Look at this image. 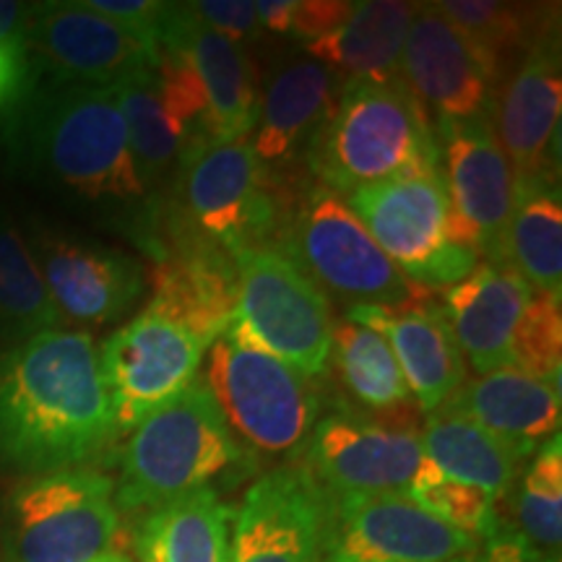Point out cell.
Masks as SVG:
<instances>
[{
    "mask_svg": "<svg viewBox=\"0 0 562 562\" xmlns=\"http://www.w3.org/2000/svg\"><path fill=\"white\" fill-rule=\"evenodd\" d=\"M112 89H115L125 128H128V144L140 186L146 193L157 191L167 175L178 167L191 133L175 121L161 102L157 70L133 76Z\"/></svg>",
    "mask_w": 562,
    "mask_h": 562,
    "instance_id": "1f68e13d",
    "label": "cell"
},
{
    "mask_svg": "<svg viewBox=\"0 0 562 562\" xmlns=\"http://www.w3.org/2000/svg\"><path fill=\"white\" fill-rule=\"evenodd\" d=\"M26 34H0V110L24 87Z\"/></svg>",
    "mask_w": 562,
    "mask_h": 562,
    "instance_id": "ab89813d",
    "label": "cell"
},
{
    "mask_svg": "<svg viewBox=\"0 0 562 562\" xmlns=\"http://www.w3.org/2000/svg\"><path fill=\"white\" fill-rule=\"evenodd\" d=\"M206 355L203 383L245 453L290 456L305 446L323 406L313 378L252 347L229 326Z\"/></svg>",
    "mask_w": 562,
    "mask_h": 562,
    "instance_id": "52a82bcc",
    "label": "cell"
},
{
    "mask_svg": "<svg viewBox=\"0 0 562 562\" xmlns=\"http://www.w3.org/2000/svg\"><path fill=\"white\" fill-rule=\"evenodd\" d=\"M531 294L521 273L503 261H482L442 292V313L453 339L480 378L513 368V334Z\"/></svg>",
    "mask_w": 562,
    "mask_h": 562,
    "instance_id": "44dd1931",
    "label": "cell"
},
{
    "mask_svg": "<svg viewBox=\"0 0 562 562\" xmlns=\"http://www.w3.org/2000/svg\"><path fill=\"white\" fill-rule=\"evenodd\" d=\"M26 157L42 178L83 201L144 199L128 128L112 87L66 83L26 112Z\"/></svg>",
    "mask_w": 562,
    "mask_h": 562,
    "instance_id": "5b68a950",
    "label": "cell"
},
{
    "mask_svg": "<svg viewBox=\"0 0 562 562\" xmlns=\"http://www.w3.org/2000/svg\"><path fill=\"white\" fill-rule=\"evenodd\" d=\"M232 510L216 490L159 505L138 533V562H229Z\"/></svg>",
    "mask_w": 562,
    "mask_h": 562,
    "instance_id": "f1b7e54d",
    "label": "cell"
},
{
    "mask_svg": "<svg viewBox=\"0 0 562 562\" xmlns=\"http://www.w3.org/2000/svg\"><path fill=\"white\" fill-rule=\"evenodd\" d=\"M518 524L521 537L547 562H558L562 542V440L560 432L544 440L526 467L518 490Z\"/></svg>",
    "mask_w": 562,
    "mask_h": 562,
    "instance_id": "836d02e7",
    "label": "cell"
},
{
    "mask_svg": "<svg viewBox=\"0 0 562 562\" xmlns=\"http://www.w3.org/2000/svg\"><path fill=\"white\" fill-rule=\"evenodd\" d=\"M157 42L159 50L178 55L193 70L206 97L203 136L216 140L250 138L258 100L250 60L243 47L201 24L186 3H167Z\"/></svg>",
    "mask_w": 562,
    "mask_h": 562,
    "instance_id": "d6986e66",
    "label": "cell"
},
{
    "mask_svg": "<svg viewBox=\"0 0 562 562\" xmlns=\"http://www.w3.org/2000/svg\"><path fill=\"white\" fill-rule=\"evenodd\" d=\"M339 383L355 396L362 412L391 414L412 409V393L402 368L381 334L347 318L334 321L331 357Z\"/></svg>",
    "mask_w": 562,
    "mask_h": 562,
    "instance_id": "4dcf8cb0",
    "label": "cell"
},
{
    "mask_svg": "<svg viewBox=\"0 0 562 562\" xmlns=\"http://www.w3.org/2000/svg\"><path fill=\"white\" fill-rule=\"evenodd\" d=\"M435 5L467 37L495 94L531 50L533 42L558 30V9L552 11L550 5L542 9L495 0H442Z\"/></svg>",
    "mask_w": 562,
    "mask_h": 562,
    "instance_id": "83f0119b",
    "label": "cell"
},
{
    "mask_svg": "<svg viewBox=\"0 0 562 562\" xmlns=\"http://www.w3.org/2000/svg\"><path fill=\"white\" fill-rule=\"evenodd\" d=\"M349 0H294L290 37H297L307 45L323 34L334 32L349 16Z\"/></svg>",
    "mask_w": 562,
    "mask_h": 562,
    "instance_id": "f35d334b",
    "label": "cell"
},
{
    "mask_svg": "<svg viewBox=\"0 0 562 562\" xmlns=\"http://www.w3.org/2000/svg\"><path fill=\"white\" fill-rule=\"evenodd\" d=\"M393 266L425 292H448L480 266V252L448 235L440 167L396 175L344 195Z\"/></svg>",
    "mask_w": 562,
    "mask_h": 562,
    "instance_id": "ba28073f",
    "label": "cell"
},
{
    "mask_svg": "<svg viewBox=\"0 0 562 562\" xmlns=\"http://www.w3.org/2000/svg\"><path fill=\"white\" fill-rule=\"evenodd\" d=\"M60 323L32 248L0 211V341L13 347Z\"/></svg>",
    "mask_w": 562,
    "mask_h": 562,
    "instance_id": "d6a6232c",
    "label": "cell"
},
{
    "mask_svg": "<svg viewBox=\"0 0 562 562\" xmlns=\"http://www.w3.org/2000/svg\"><path fill=\"white\" fill-rule=\"evenodd\" d=\"M406 495L438 521L463 533H472L474 539H490L501 529L495 497L472 484L451 480L427 459L412 480Z\"/></svg>",
    "mask_w": 562,
    "mask_h": 562,
    "instance_id": "e575fe53",
    "label": "cell"
},
{
    "mask_svg": "<svg viewBox=\"0 0 562 562\" xmlns=\"http://www.w3.org/2000/svg\"><path fill=\"white\" fill-rule=\"evenodd\" d=\"M252 467L256 459L243 451L216 398L195 378L128 432L115 503L121 510L151 513L188 492L216 490L214 482L240 480Z\"/></svg>",
    "mask_w": 562,
    "mask_h": 562,
    "instance_id": "277c9868",
    "label": "cell"
},
{
    "mask_svg": "<svg viewBox=\"0 0 562 562\" xmlns=\"http://www.w3.org/2000/svg\"><path fill=\"white\" fill-rule=\"evenodd\" d=\"M81 3L100 16L154 42H157L161 13L167 9V3H154V0H81Z\"/></svg>",
    "mask_w": 562,
    "mask_h": 562,
    "instance_id": "74e56055",
    "label": "cell"
},
{
    "mask_svg": "<svg viewBox=\"0 0 562 562\" xmlns=\"http://www.w3.org/2000/svg\"><path fill=\"white\" fill-rule=\"evenodd\" d=\"M453 562H480V558H461V560H453Z\"/></svg>",
    "mask_w": 562,
    "mask_h": 562,
    "instance_id": "ee69618b",
    "label": "cell"
},
{
    "mask_svg": "<svg viewBox=\"0 0 562 562\" xmlns=\"http://www.w3.org/2000/svg\"><path fill=\"white\" fill-rule=\"evenodd\" d=\"M446 404L480 422L529 456L560 432V383L505 368L463 381Z\"/></svg>",
    "mask_w": 562,
    "mask_h": 562,
    "instance_id": "d4e9b609",
    "label": "cell"
},
{
    "mask_svg": "<svg viewBox=\"0 0 562 562\" xmlns=\"http://www.w3.org/2000/svg\"><path fill=\"white\" fill-rule=\"evenodd\" d=\"M402 79L435 121H469L495 102V89L467 37L435 3H419L402 50Z\"/></svg>",
    "mask_w": 562,
    "mask_h": 562,
    "instance_id": "ffe728a7",
    "label": "cell"
},
{
    "mask_svg": "<svg viewBox=\"0 0 562 562\" xmlns=\"http://www.w3.org/2000/svg\"><path fill=\"white\" fill-rule=\"evenodd\" d=\"M211 344L154 305H146L108 336L100 362L117 435H128L140 419L186 391L199 375Z\"/></svg>",
    "mask_w": 562,
    "mask_h": 562,
    "instance_id": "7c38bea8",
    "label": "cell"
},
{
    "mask_svg": "<svg viewBox=\"0 0 562 562\" xmlns=\"http://www.w3.org/2000/svg\"><path fill=\"white\" fill-rule=\"evenodd\" d=\"M326 492L302 467H279L245 492L229 562H323Z\"/></svg>",
    "mask_w": 562,
    "mask_h": 562,
    "instance_id": "e0dca14e",
    "label": "cell"
},
{
    "mask_svg": "<svg viewBox=\"0 0 562 562\" xmlns=\"http://www.w3.org/2000/svg\"><path fill=\"white\" fill-rule=\"evenodd\" d=\"M97 562H131V560L123 558L121 552H112V554H104V558H100Z\"/></svg>",
    "mask_w": 562,
    "mask_h": 562,
    "instance_id": "7bdbcfd3",
    "label": "cell"
},
{
    "mask_svg": "<svg viewBox=\"0 0 562 562\" xmlns=\"http://www.w3.org/2000/svg\"><path fill=\"white\" fill-rule=\"evenodd\" d=\"M503 263L521 273L537 294L560 300L562 292V203L560 182L516 188V206L505 232Z\"/></svg>",
    "mask_w": 562,
    "mask_h": 562,
    "instance_id": "f546056e",
    "label": "cell"
},
{
    "mask_svg": "<svg viewBox=\"0 0 562 562\" xmlns=\"http://www.w3.org/2000/svg\"><path fill=\"white\" fill-rule=\"evenodd\" d=\"M339 89L334 70L313 58H294L279 66L256 104L252 138H248L261 165H284L300 149L307 151Z\"/></svg>",
    "mask_w": 562,
    "mask_h": 562,
    "instance_id": "603a6c76",
    "label": "cell"
},
{
    "mask_svg": "<svg viewBox=\"0 0 562 562\" xmlns=\"http://www.w3.org/2000/svg\"><path fill=\"white\" fill-rule=\"evenodd\" d=\"M149 305L216 341L237 313L232 256L214 248H167L154 266Z\"/></svg>",
    "mask_w": 562,
    "mask_h": 562,
    "instance_id": "cb8c5ba5",
    "label": "cell"
},
{
    "mask_svg": "<svg viewBox=\"0 0 562 562\" xmlns=\"http://www.w3.org/2000/svg\"><path fill=\"white\" fill-rule=\"evenodd\" d=\"M560 34L547 32L524 55L492 102V128L510 161L516 188L558 180Z\"/></svg>",
    "mask_w": 562,
    "mask_h": 562,
    "instance_id": "2e32d148",
    "label": "cell"
},
{
    "mask_svg": "<svg viewBox=\"0 0 562 562\" xmlns=\"http://www.w3.org/2000/svg\"><path fill=\"white\" fill-rule=\"evenodd\" d=\"M560 300L533 292L513 334V368L542 381L560 383Z\"/></svg>",
    "mask_w": 562,
    "mask_h": 562,
    "instance_id": "d590c367",
    "label": "cell"
},
{
    "mask_svg": "<svg viewBox=\"0 0 562 562\" xmlns=\"http://www.w3.org/2000/svg\"><path fill=\"white\" fill-rule=\"evenodd\" d=\"M480 562H547L518 531L497 529L487 539Z\"/></svg>",
    "mask_w": 562,
    "mask_h": 562,
    "instance_id": "60d3db41",
    "label": "cell"
},
{
    "mask_svg": "<svg viewBox=\"0 0 562 562\" xmlns=\"http://www.w3.org/2000/svg\"><path fill=\"white\" fill-rule=\"evenodd\" d=\"M13 562H97L121 529L115 482L94 469H66L19 484L9 497Z\"/></svg>",
    "mask_w": 562,
    "mask_h": 562,
    "instance_id": "30bf717a",
    "label": "cell"
},
{
    "mask_svg": "<svg viewBox=\"0 0 562 562\" xmlns=\"http://www.w3.org/2000/svg\"><path fill=\"white\" fill-rule=\"evenodd\" d=\"M318 186L341 199L396 175L440 167L430 112L406 81H344L305 151Z\"/></svg>",
    "mask_w": 562,
    "mask_h": 562,
    "instance_id": "3957f363",
    "label": "cell"
},
{
    "mask_svg": "<svg viewBox=\"0 0 562 562\" xmlns=\"http://www.w3.org/2000/svg\"><path fill=\"white\" fill-rule=\"evenodd\" d=\"M60 321L104 326L123 318L146 286V273L128 252L68 237H40L32 250Z\"/></svg>",
    "mask_w": 562,
    "mask_h": 562,
    "instance_id": "ac0fdd59",
    "label": "cell"
},
{
    "mask_svg": "<svg viewBox=\"0 0 562 562\" xmlns=\"http://www.w3.org/2000/svg\"><path fill=\"white\" fill-rule=\"evenodd\" d=\"M232 263L237 313L229 328L302 375H323L331 357V300L279 248L237 250Z\"/></svg>",
    "mask_w": 562,
    "mask_h": 562,
    "instance_id": "9c48e42d",
    "label": "cell"
},
{
    "mask_svg": "<svg viewBox=\"0 0 562 562\" xmlns=\"http://www.w3.org/2000/svg\"><path fill=\"white\" fill-rule=\"evenodd\" d=\"M435 138L448 195V235L480 252L482 261H503L516 178L492 128V110L469 121H435Z\"/></svg>",
    "mask_w": 562,
    "mask_h": 562,
    "instance_id": "4fadbf2b",
    "label": "cell"
},
{
    "mask_svg": "<svg viewBox=\"0 0 562 562\" xmlns=\"http://www.w3.org/2000/svg\"><path fill=\"white\" fill-rule=\"evenodd\" d=\"M186 5L201 24L232 40L235 45L243 47L245 42H258L263 37L256 9L248 0H199V3Z\"/></svg>",
    "mask_w": 562,
    "mask_h": 562,
    "instance_id": "8d00e7d4",
    "label": "cell"
},
{
    "mask_svg": "<svg viewBox=\"0 0 562 562\" xmlns=\"http://www.w3.org/2000/svg\"><path fill=\"white\" fill-rule=\"evenodd\" d=\"M117 438L100 347L53 331L0 351V461L26 474L81 469Z\"/></svg>",
    "mask_w": 562,
    "mask_h": 562,
    "instance_id": "6da1fadb",
    "label": "cell"
},
{
    "mask_svg": "<svg viewBox=\"0 0 562 562\" xmlns=\"http://www.w3.org/2000/svg\"><path fill=\"white\" fill-rule=\"evenodd\" d=\"M419 3L364 0L334 32L307 42L313 60L341 74L344 81H391L402 76V50Z\"/></svg>",
    "mask_w": 562,
    "mask_h": 562,
    "instance_id": "484cf974",
    "label": "cell"
},
{
    "mask_svg": "<svg viewBox=\"0 0 562 562\" xmlns=\"http://www.w3.org/2000/svg\"><path fill=\"white\" fill-rule=\"evenodd\" d=\"M300 463L328 497L406 492L425 463L412 409L372 414L339 404L321 414Z\"/></svg>",
    "mask_w": 562,
    "mask_h": 562,
    "instance_id": "8fae6325",
    "label": "cell"
},
{
    "mask_svg": "<svg viewBox=\"0 0 562 562\" xmlns=\"http://www.w3.org/2000/svg\"><path fill=\"white\" fill-rule=\"evenodd\" d=\"M277 248L347 311H412L432 300L393 266L347 201L318 182L292 201Z\"/></svg>",
    "mask_w": 562,
    "mask_h": 562,
    "instance_id": "8992f818",
    "label": "cell"
},
{
    "mask_svg": "<svg viewBox=\"0 0 562 562\" xmlns=\"http://www.w3.org/2000/svg\"><path fill=\"white\" fill-rule=\"evenodd\" d=\"M170 248H277L294 199H281L245 140L193 136L172 178Z\"/></svg>",
    "mask_w": 562,
    "mask_h": 562,
    "instance_id": "7a4b0ae2",
    "label": "cell"
},
{
    "mask_svg": "<svg viewBox=\"0 0 562 562\" xmlns=\"http://www.w3.org/2000/svg\"><path fill=\"white\" fill-rule=\"evenodd\" d=\"M425 459L451 480L480 487L501 501L529 461L521 448H516L501 435L490 432L480 422L442 404L427 414L419 430Z\"/></svg>",
    "mask_w": 562,
    "mask_h": 562,
    "instance_id": "4316f807",
    "label": "cell"
},
{
    "mask_svg": "<svg viewBox=\"0 0 562 562\" xmlns=\"http://www.w3.org/2000/svg\"><path fill=\"white\" fill-rule=\"evenodd\" d=\"M252 9H256L258 24H261L263 32L279 34V37H290L294 0H256Z\"/></svg>",
    "mask_w": 562,
    "mask_h": 562,
    "instance_id": "b9f144b4",
    "label": "cell"
},
{
    "mask_svg": "<svg viewBox=\"0 0 562 562\" xmlns=\"http://www.w3.org/2000/svg\"><path fill=\"white\" fill-rule=\"evenodd\" d=\"M344 318L389 341L412 398L425 414L446 404L467 381V362L438 302L430 300L412 311L351 307Z\"/></svg>",
    "mask_w": 562,
    "mask_h": 562,
    "instance_id": "7402d4cb",
    "label": "cell"
},
{
    "mask_svg": "<svg viewBox=\"0 0 562 562\" xmlns=\"http://www.w3.org/2000/svg\"><path fill=\"white\" fill-rule=\"evenodd\" d=\"M476 552L480 539L438 521L406 492L326 495L323 562H453Z\"/></svg>",
    "mask_w": 562,
    "mask_h": 562,
    "instance_id": "5bb4252c",
    "label": "cell"
},
{
    "mask_svg": "<svg viewBox=\"0 0 562 562\" xmlns=\"http://www.w3.org/2000/svg\"><path fill=\"white\" fill-rule=\"evenodd\" d=\"M26 45L60 81L83 87H117L159 68V42L100 16L81 0L32 11Z\"/></svg>",
    "mask_w": 562,
    "mask_h": 562,
    "instance_id": "9a60e30c",
    "label": "cell"
}]
</instances>
